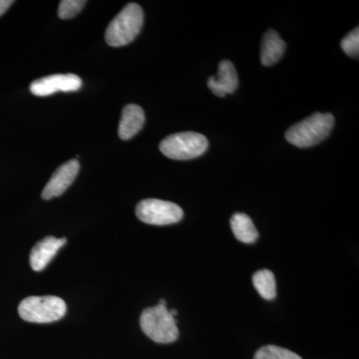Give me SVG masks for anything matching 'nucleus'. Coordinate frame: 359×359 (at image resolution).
<instances>
[{
    "instance_id": "nucleus-17",
    "label": "nucleus",
    "mask_w": 359,
    "mask_h": 359,
    "mask_svg": "<svg viewBox=\"0 0 359 359\" xmlns=\"http://www.w3.org/2000/svg\"><path fill=\"white\" fill-rule=\"evenodd\" d=\"M342 50L346 55L353 58H358L359 55V29L354 28L353 32H349L340 43Z\"/></svg>"
},
{
    "instance_id": "nucleus-9",
    "label": "nucleus",
    "mask_w": 359,
    "mask_h": 359,
    "mask_svg": "<svg viewBox=\"0 0 359 359\" xmlns=\"http://www.w3.org/2000/svg\"><path fill=\"white\" fill-rule=\"evenodd\" d=\"M238 79L235 66L230 60L219 62L218 73L208 80L210 90L218 97H224L226 94L233 93L238 88Z\"/></svg>"
},
{
    "instance_id": "nucleus-18",
    "label": "nucleus",
    "mask_w": 359,
    "mask_h": 359,
    "mask_svg": "<svg viewBox=\"0 0 359 359\" xmlns=\"http://www.w3.org/2000/svg\"><path fill=\"white\" fill-rule=\"evenodd\" d=\"M14 1L13 0H0V16L4 15L6 13L7 9L9 8Z\"/></svg>"
},
{
    "instance_id": "nucleus-2",
    "label": "nucleus",
    "mask_w": 359,
    "mask_h": 359,
    "mask_svg": "<svg viewBox=\"0 0 359 359\" xmlns=\"http://www.w3.org/2000/svg\"><path fill=\"white\" fill-rule=\"evenodd\" d=\"M144 23V13L137 4H128L111 21L105 32V40L112 47L131 43L140 33Z\"/></svg>"
},
{
    "instance_id": "nucleus-6",
    "label": "nucleus",
    "mask_w": 359,
    "mask_h": 359,
    "mask_svg": "<svg viewBox=\"0 0 359 359\" xmlns=\"http://www.w3.org/2000/svg\"><path fill=\"white\" fill-rule=\"evenodd\" d=\"M136 215L143 223L167 226L178 223L184 217L181 207L175 203L158 199L141 201L136 207Z\"/></svg>"
},
{
    "instance_id": "nucleus-5",
    "label": "nucleus",
    "mask_w": 359,
    "mask_h": 359,
    "mask_svg": "<svg viewBox=\"0 0 359 359\" xmlns=\"http://www.w3.org/2000/svg\"><path fill=\"white\" fill-rule=\"evenodd\" d=\"M209 141L204 135L196 132H181L170 135L161 142L160 151L173 160H191L204 154Z\"/></svg>"
},
{
    "instance_id": "nucleus-13",
    "label": "nucleus",
    "mask_w": 359,
    "mask_h": 359,
    "mask_svg": "<svg viewBox=\"0 0 359 359\" xmlns=\"http://www.w3.org/2000/svg\"><path fill=\"white\" fill-rule=\"evenodd\" d=\"M231 226L236 238L244 244H254L259 238L256 226L244 212H236L231 217Z\"/></svg>"
},
{
    "instance_id": "nucleus-4",
    "label": "nucleus",
    "mask_w": 359,
    "mask_h": 359,
    "mask_svg": "<svg viewBox=\"0 0 359 359\" xmlns=\"http://www.w3.org/2000/svg\"><path fill=\"white\" fill-rule=\"evenodd\" d=\"M140 325L144 334L158 344H171L179 337L176 320L167 306L161 304L142 313Z\"/></svg>"
},
{
    "instance_id": "nucleus-20",
    "label": "nucleus",
    "mask_w": 359,
    "mask_h": 359,
    "mask_svg": "<svg viewBox=\"0 0 359 359\" xmlns=\"http://www.w3.org/2000/svg\"><path fill=\"white\" fill-rule=\"evenodd\" d=\"M159 304H161V306H166L167 302L165 299H160Z\"/></svg>"
},
{
    "instance_id": "nucleus-12",
    "label": "nucleus",
    "mask_w": 359,
    "mask_h": 359,
    "mask_svg": "<svg viewBox=\"0 0 359 359\" xmlns=\"http://www.w3.org/2000/svg\"><path fill=\"white\" fill-rule=\"evenodd\" d=\"M285 50V42L278 32L269 29L264 33L261 46V61L264 66H271L278 62Z\"/></svg>"
},
{
    "instance_id": "nucleus-10",
    "label": "nucleus",
    "mask_w": 359,
    "mask_h": 359,
    "mask_svg": "<svg viewBox=\"0 0 359 359\" xmlns=\"http://www.w3.org/2000/svg\"><path fill=\"white\" fill-rule=\"evenodd\" d=\"M66 242L67 240L65 238H57L49 236L37 243L30 252L29 262L33 271H43Z\"/></svg>"
},
{
    "instance_id": "nucleus-14",
    "label": "nucleus",
    "mask_w": 359,
    "mask_h": 359,
    "mask_svg": "<svg viewBox=\"0 0 359 359\" xmlns=\"http://www.w3.org/2000/svg\"><path fill=\"white\" fill-rule=\"evenodd\" d=\"M255 289L263 299L271 301L276 297V278L273 273L269 269L257 271L252 276Z\"/></svg>"
},
{
    "instance_id": "nucleus-7",
    "label": "nucleus",
    "mask_w": 359,
    "mask_h": 359,
    "mask_svg": "<svg viewBox=\"0 0 359 359\" xmlns=\"http://www.w3.org/2000/svg\"><path fill=\"white\" fill-rule=\"evenodd\" d=\"M82 87V80L75 74H54L35 80L30 92L35 96H49L58 91L75 92Z\"/></svg>"
},
{
    "instance_id": "nucleus-3",
    "label": "nucleus",
    "mask_w": 359,
    "mask_h": 359,
    "mask_svg": "<svg viewBox=\"0 0 359 359\" xmlns=\"http://www.w3.org/2000/svg\"><path fill=\"white\" fill-rule=\"evenodd\" d=\"M66 311L65 302L53 295L26 297L18 306L20 318L33 323H54L62 318Z\"/></svg>"
},
{
    "instance_id": "nucleus-15",
    "label": "nucleus",
    "mask_w": 359,
    "mask_h": 359,
    "mask_svg": "<svg viewBox=\"0 0 359 359\" xmlns=\"http://www.w3.org/2000/svg\"><path fill=\"white\" fill-rule=\"evenodd\" d=\"M254 359H302L299 354L287 348L276 346L262 347L255 354Z\"/></svg>"
},
{
    "instance_id": "nucleus-11",
    "label": "nucleus",
    "mask_w": 359,
    "mask_h": 359,
    "mask_svg": "<svg viewBox=\"0 0 359 359\" xmlns=\"http://www.w3.org/2000/svg\"><path fill=\"white\" fill-rule=\"evenodd\" d=\"M145 113L140 106L129 104L123 109L118 134L122 140H130L138 134L145 124Z\"/></svg>"
},
{
    "instance_id": "nucleus-16",
    "label": "nucleus",
    "mask_w": 359,
    "mask_h": 359,
    "mask_svg": "<svg viewBox=\"0 0 359 359\" xmlns=\"http://www.w3.org/2000/svg\"><path fill=\"white\" fill-rule=\"evenodd\" d=\"M86 4L84 0H62L58 7V16L61 20H70L76 16Z\"/></svg>"
},
{
    "instance_id": "nucleus-8",
    "label": "nucleus",
    "mask_w": 359,
    "mask_h": 359,
    "mask_svg": "<svg viewBox=\"0 0 359 359\" xmlns=\"http://www.w3.org/2000/svg\"><path fill=\"white\" fill-rule=\"evenodd\" d=\"M80 164L76 159L68 161L54 172L47 185L45 186L42 198L50 200L59 197L69 188L79 172Z\"/></svg>"
},
{
    "instance_id": "nucleus-1",
    "label": "nucleus",
    "mask_w": 359,
    "mask_h": 359,
    "mask_svg": "<svg viewBox=\"0 0 359 359\" xmlns=\"http://www.w3.org/2000/svg\"><path fill=\"white\" fill-rule=\"evenodd\" d=\"M330 113H314L285 132V139L297 148L313 147L327 139L334 126Z\"/></svg>"
},
{
    "instance_id": "nucleus-19",
    "label": "nucleus",
    "mask_w": 359,
    "mask_h": 359,
    "mask_svg": "<svg viewBox=\"0 0 359 359\" xmlns=\"http://www.w3.org/2000/svg\"><path fill=\"white\" fill-rule=\"evenodd\" d=\"M169 313L170 314H171L172 316H173V318H175V316H177V313H177L176 309H171V311H169Z\"/></svg>"
}]
</instances>
